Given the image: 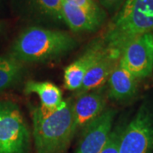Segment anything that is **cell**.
<instances>
[{
  "label": "cell",
  "mask_w": 153,
  "mask_h": 153,
  "mask_svg": "<svg viewBox=\"0 0 153 153\" xmlns=\"http://www.w3.org/2000/svg\"><path fill=\"white\" fill-rule=\"evenodd\" d=\"M76 39L66 31L31 26L11 44L9 55L22 63H45L60 59L76 48Z\"/></svg>",
  "instance_id": "6da1fadb"
},
{
  "label": "cell",
  "mask_w": 153,
  "mask_h": 153,
  "mask_svg": "<svg viewBox=\"0 0 153 153\" xmlns=\"http://www.w3.org/2000/svg\"><path fill=\"white\" fill-rule=\"evenodd\" d=\"M35 153H65L73 133V102L70 99L55 109L32 106Z\"/></svg>",
  "instance_id": "7a4b0ae2"
},
{
  "label": "cell",
  "mask_w": 153,
  "mask_h": 153,
  "mask_svg": "<svg viewBox=\"0 0 153 153\" xmlns=\"http://www.w3.org/2000/svg\"><path fill=\"white\" fill-rule=\"evenodd\" d=\"M153 31V0H126L100 36L111 54L120 58L133 38Z\"/></svg>",
  "instance_id": "3957f363"
},
{
  "label": "cell",
  "mask_w": 153,
  "mask_h": 153,
  "mask_svg": "<svg viewBox=\"0 0 153 153\" xmlns=\"http://www.w3.org/2000/svg\"><path fill=\"white\" fill-rule=\"evenodd\" d=\"M31 134L19 105L0 100V153H29Z\"/></svg>",
  "instance_id": "277c9868"
},
{
  "label": "cell",
  "mask_w": 153,
  "mask_h": 153,
  "mask_svg": "<svg viewBox=\"0 0 153 153\" xmlns=\"http://www.w3.org/2000/svg\"><path fill=\"white\" fill-rule=\"evenodd\" d=\"M153 117L142 106L128 124L123 128L118 153H152Z\"/></svg>",
  "instance_id": "5b68a950"
},
{
  "label": "cell",
  "mask_w": 153,
  "mask_h": 153,
  "mask_svg": "<svg viewBox=\"0 0 153 153\" xmlns=\"http://www.w3.org/2000/svg\"><path fill=\"white\" fill-rule=\"evenodd\" d=\"M119 62L137 79L149 76L153 71V38L147 33L133 38L123 47Z\"/></svg>",
  "instance_id": "8992f818"
},
{
  "label": "cell",
  "mask_w": 153,
  "mask_h": 153,
  "mask_svg": "<svg viewBox=\"0 0 153 153\" xmlns=\"http://www.w3.org/2000/svg\"><path fill=\"white\" fill-rule=\"evenodd\" d=\"M107 52L101 37L94 38L82 54L71 62L64 71V85L70 91H77L88 70Z\"/></svg>",
  "instance_id": "52a82bcc"
},
{
  "label": "cell",
  "mask_w": 153,
  "mask_h": 153,
  "mask_svg": "<svg viewBox=\"0 0 153 153\" xmlns=\"http://www.w3.org/2000/svg\"><path fill=\"white\" fill-rule=\"evenodd\" d=\"M108 92L104 87L83 94L73 102V133L82 131L105 111Z\"/></svg>",
  "instance_id": "ba28073f"
},
{
  "label": "cell",
  "mask_w": 153,
  "mask_h": 153,
  "mask_svg": "<svg viewBox=\"0 0 153 153\" xmlns=\"http://www.w3.org/2000/svg\"><path fill=\"white\" fill-rule=\"evenodd\" d=\"M114 111L107 109L82 131L75 153H100L112 130Z\"/></svg>",
  "instance_id": "9c48e42d"
},
{
  "label": "cell",
  "mask_w": 153,
  "mask_h": 153,
  "mask_svg": "<svg viewBox=\"0 0 153 153\" xmlns=\"http://www.w3.org/2000/svg\"><path fill=\"white\" fill-rule=\"evenodd\" d=\"M119 60L120 58L107 51L86 73L81 87L76 91V97L104 87L105 82H107L110 74Z\"/></svg>",
  "instance_id": "30bf717a"
},
{
  "label": "cell",
  "mask_w": 153,
  "mask_h": 153,
  "mask_svg": "<svg viewBox=\"0 0 153 153\" xmlns=\"http://www.w3.org/2000/svg\"><path fill=\"white\" fill-rule=\"evenodd\" d=\"M61 13L64 24L73 33L95 32L105 22L64 0H62Z\"/></svg>",
  "instance_id": "8fae6325"
},
{
  "label": "cell",
  "mask_w": 153,
  "mask_h": 153,
  "mask_svg": "<svg viewBox=\"0 0 153 153\" xmlns=\"http://www.w3.org/2000/svg\"><path fill=\"white\" fill-rule=\"evenodd\" d=\"M22 10L38 22L49 24L64 23L62 19V0H19Z\"/></svg>",
  "instance_id": "7c38bea8"
},
{
  "label": "cell",
  "mask_w": 153,
  "mask_h": 153,
  "mask_svg": "<svg viewBox=\"0 0 153 153\" xmlns=\"http://www.w3.org/2000/svg\"><path fill=\"white\" fill-rule=\"evenodd\" d=\"M138 79L118 63L110 74L108 96L116 100H126L132 98L137 92Z\"/></svg>",
  "instance_id": "4fadbf2b"
},
{
  "label": "cell",
  "mask_w": 153,
  "mask_h": 153,
  "mask_svg": "<svg viewBox=\"0 0 153 153\" xmlns=\"http://www.w3.org/2000/svg\"><path fill=\"white\" fill-rule=\"evenodd\" d=\"M24 93L37 94L40 100V106L45 109H55L64 100L60 88L48 81L28 80L24 86Z\"/></svg>",
  "instance_id": "5bb4252c"
},
{
  "label": "cell",
  "mask_w": 153,
  "mask_h": 153,
  "mask_svg": "<svg viewBox=\"0 0 153 153\" xmlns=\"http://www.w3.org/2000/svg\"><path fill=\"white\" fill-rule=\"evenodd\" d=\"M24 71V63L9 54L0 55V92L19 83Z\"/></svg>",
  "instance_id": "9a60e30c"
},
{
  "label": "cell",
  "mask_w": 153,
  "mask_h": 153,
  "mask_svg": "<svg viewBox=\"0 0 153 153\" xmlns=\"http://www.w3.org/2000/svg\"><path fill=\"white\" fill-rule=\"evenodd\" d=\"M64 1L81 8L94 16L103 19L105 21L106 20L105 11L99 5V4L95 0H64Z\"/></svg>",
  "instance_id": "2e32d148"
},
{
  "label": "cell",
  "mask_w": 153,
  "mask_h": 153,
  "mask_svg": "<svg viewBox=\"0 0 153 153\" xmlns=\"http://www.w3.org/2000/svg\"><path fill=\"white\" fill-rule=\"evenodd\" d=\"M122 130V128H117L114 130H111L107 141L105 144L100 153H118V146Z\"/></svg>",
  "instance_id": "e0dca14e"
},
{
  "label": "cell",
  "mask_w": 153,
  "mask_h": 153,
  "mask_svg": "<svg viewBox=\"0 0 153 153\" xmlns=\"http://www.w3.org/2000/svg\"><path fill=\"white\" fill-rule=\"evenodd\" d=\"M105 11L115 15L124 4L126 0H95Z\"/></svg>",
  "instance_id": "ac0fdd59"
},
{
  "label": "cell",
  "mask_w": 153,
  "mask_h": 153,
  "mask_svg": "<svg viewBox=\"0 0 153 153\" xmlns=\"http://www.w3.org/2000/svg\"><path fill=\"white\" fill-rule=\"evenodd\" d=\"M7 28H8L7 23L3 20H0V38L5 35L6 32H7Z\"/></svg>",
  "instance_id": "d6986e66"
},
{
  "label": "cell",
  "mask_w": 153,
  "mask_h": 153,
  "mask_svg": "<svg viewBox=\"0 0 153 153\" xmlns=\"http://www.w3.org/2000/svg\"><path fill=\"white\" fill-rule=\"evenodd\" d=\"M152 38H153V31H152Z\"/></svg>",
  "instance_id": "ffe728a7"
}]
</instances>
